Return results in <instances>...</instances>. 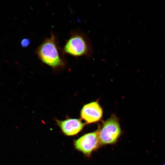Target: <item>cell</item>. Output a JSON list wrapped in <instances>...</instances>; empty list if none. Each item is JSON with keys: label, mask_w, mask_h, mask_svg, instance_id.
<instances>
[{"label": "cell", "mask_w": 165, "mask_h": 165, "mask_svg": "<svg viewBox=\"0 0 165 165\" xmlns=\"http://www.w3.org/2000/svg\"><path fill=\"white\" fill-rule=\"evenodd\" d=\"M56 121L62 132L68 136L77 134L85 125L80 120L77 119L67 118L62 120L56 119Z\"/></svg>", "instance_id": "cell-6"}, {"label": "cell", "mask_w": 165, "mask_h": 165, "mask_svg": "<svg viewBox=\"0 0 165 165\" xmlns=\"http://www.w3.org/2000/svg\"><path fill=\"white\" fill-rule=\"evenodd\" d=\"M102 110L97 101H94L84 105L80 112L82 119L87 123L99 121L102 118Z\"/></svg>", "instance_id": "cell-5"}, {"label": "cell", "mask_w": 165, "mask_h": 165, "mask_svg": "<svg viewBox=\"0 0 165 165\" xmlns=\"http://www.w3.org/2000/svg\"><path fill=\"white\" fill-rule=\"evenodd\" d=\"M30 40L28 38H24L22 39L20 42L21 46L23 48L28 47L30 44Z\"/></svg>", "instance_id": "cell-7"}, {"label": "cell", "mask_w": 165, "mask_h": 165, "mask_svg": "<svg viewBox=\"0 0 165 165\" xmlns=\"http://www.w3.org/2000/svg\"><path fill=\"white\" fill-rule=\"evenodd\" d=\"M99 130V141L101 144L114 143L121 133L118 119L114 115L104 122L101 129Z\"/></svg>", "instance_id": "cell-3"}, {"label": "cell", "mask_w": 165, "mask_h": 165, "mask_svg": "<svg viewBox=\"0 0 165 165\" xmlns=\"http://www.w3.org/2000/svg\"><path fill=\"white\" fill-rule=\"evenodd\" d=\"M55 36L51 34L46 38L36 50L38 58L44 64L53 68L63 67L65 65L58 51Z\"/></svg>", "instance_id": "cell-1"}, {"label": "cell", "mask_w": 165, "mask_h": 165, "mask_svg": "<svg viewBox=\"0 0 165 165\" xmlns=\"http://www.w3.org/2000/svg\"><path fill=\"white\" fill-rule=\"evenodd\" d=\"M65 53L73 56H92L93 52L92 44L84 33L76 31L67 40L63 49Z\"/></svg>", "instance_id": "cell-2"}, {"label": "cell", "mask_w": 165, "mask_h": 165, "mask_svg": "<svg viewBox=\"0 0 165 165\" xmlns=\"http://www.w3.org/2000/svg\"><path fill=\"white\" fill-rule=\"evenodd\" d=\"M100 144L99 130L83 135L74 142L75 149L88 155L96 149Z\"/></svg>", "instance_id": "cell-4"}]
</instances>
